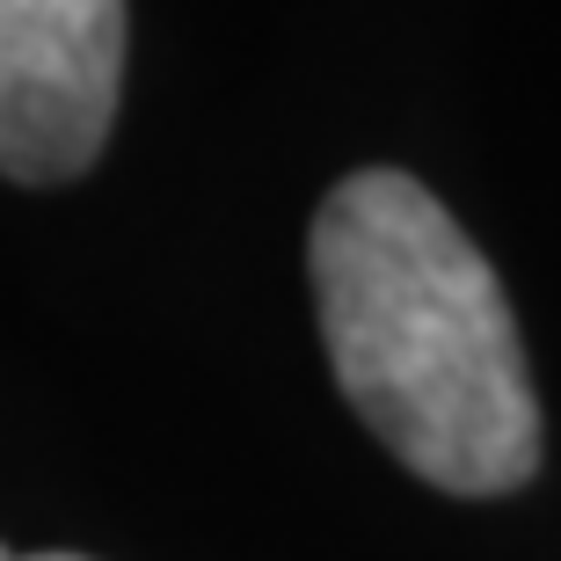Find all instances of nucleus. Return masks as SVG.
I'll list each match as a JSON object with an SVG mask.
<instances>
[{"label": "nucleus", "instance_id": "f257e3e1", "mask_svg": "<svg viewBox=\"0 0 561 561\" xmlns=\"http://www.w3.org/2000/svg\"><path fill=\"white\" fill-rule=\"evenodd\" d=\"M329 365L357 423L445 496H511L540 467V394L489 255L401 168H357L307 233Z\"/></svg>", "mask_w": 561, "mask_h": 561}, {"label": "nucleus", "instance_id": "7ed1b4c3", "mask_svg": "<svg viewBox=\"0 0 561 561\" xmlns=\"http://www.w3.org/2000/svg\"><path fill=\"white\" fill-rule=\"evenodd\" d=\"M30 561H81V554H30Z\"/></svg>", "mask_w": 561, "mask_h": 561}, {"label": "nucleus", "instance_id": "f03ea898", "mask_svg": "<svg viewBox=\"0 0 561 561\" xmlns=\"http://www.w3.org/2000/svg\"><path fill=\"white\" fill-rule=\"evenodd\" d=\"M125 0H0V175L73 183L125 95Z\"/></svg>", "mask_w": 561, "mask_h": 561}]
</instances>
